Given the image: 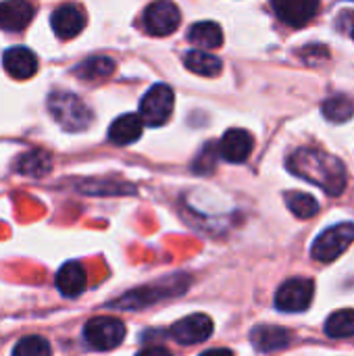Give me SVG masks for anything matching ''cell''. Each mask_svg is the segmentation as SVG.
I'll return each instance as SVG.
<instances>
[{
	"mask_svg": "<svg viewBox=\"0 0 354 356\" xmlns=\"http://www.w3.org/2000/svg\"><path fill=\"white\" fill-rule=\"evenodd\" d=\"M292 175L321 188L328 196H340L346 188L344 163L321 148H298L288 156Z\"/></svg>",
	"mask_w": 354,
	"mask_h": 356,
	"instance_id": "6da1fadb",
	"label": "cell"
},
{
	"mask_svg": "<svg viewBox=\"0 0 354 356\" xmlns=\"http://www.w3.org/2000/svg\"><path fill=\"white\" fill-rule=\"evenodd\" d=\"M48 111L52 119L65 131H71V134L86 131L94 121L92 108L77 94H71V92H52L48 96Z\"/></svg>",
	"mask_w": 354,
	"mask_h": 356,
	"instance_id": "7a4b0ae2",
	"label": "cell"
},
{
	"mask_svg": "<svg viewBox=\"0 0 354 356\" xmlns=\"http://www.w3.org/2000/svg\"><path fill=\"white\" fill-rule=\"evenodd\" d=\"M175 104V94L167 83H154L140 100V117L150 127H161L169 121Z\"/></svg>",
	"mask_w": 354,
	"mask_h": 356,
	"instance_id": "3957f363",
	"label": "cell"
},
{
	"mask_svg": "<svg viewBox=\"0 0 354 356\" xmlns=\"http://www.w3.org/2000/svg\"><path fill=\"white\" fill-rule=\"evenodd\" d=\"M354 242V225L353 223H340L334 227H328L323 234L317 236V240L311 246V257L319 263H332L340 254L348 250V246Z\"/></svg>",
	"mask_w": 354,
	"mask_h": 356,
	"instance_id": "277c9868",
	"label": "cell"
},
{
	"mask_svg": "<svg viewBox=\"0 0 354 356\" xmlns=\"http://www.w3.org/2000/svg\"><path fill=\"white\" fill-rule=\"evenodd\" d=\"M83 338L94 350H113L125 338V323L115 317H94L86 323Z\"/></svg>",
	"mask_w": 354,
	"mask_h": 356,
	"instance_id": "5b68a950",
	"label": "cell"
},
{
	"mask_svg": "<svg viewBox=\"0 0 354 356\" xmlns=\"http://www.w3.org/2000/svg\"><path fill=\"white\" fill-rule=\"evenodd\" d=\"M315 284L307 277H294L280 286L275 292V307L284 313H303L311 307Z\"/></svg>",
	"mask_w": 354,
	"mask_h": 356,
	"instance_id": "8992f818",
	"label": "cell"
},
{
	"mask_svg": "<svg viewBox=\"0 0 354 356\" xmlns=\"http://www.w3.org/2000/svg\"><path fill=\"white\" fill-rule=\"evenodd\" d=\"M182 23V13L175 2L171 0H156L146 6L144 10V27L152 35H169Z\"/></svg>",
	"mask_w": 354,
	"mask_h": 356,
	"instance_id": "52a82bcc",
	"label": "cell"
},
{
	"mask_svg": "<svg viewBox=\"0 0 354 356\" xmlns=\"http://www.w3.org/2000/svg\"><path fill=\"white\" fill-rule=\"evenodd\" d=\"M213 332H215L213 319L202 313L188 315L186 319H179L177 323H173L169 330L171 338L179 344H200L209 340Z\"/></svg>",
	"mask_w": 354,
	"mask_h": 356,
	"instance_id": "ba28073f",
	"label": "cell"
},
{
	"mask_svg": "<svg viewBox=\"0 0 354 356\" xmlns=\"http://www.w3.org/2000/svg\"><path fill=\"white\" fill-rule=\"evenodd\" d=\"M277 19L290 27H305L319 10V0H271Z\"/></svg>",
	"mask_w": 354,
	"mask_h": 356,
	"instance_id": "9c48e42d",
	"label": "cell"
},
{
	"mask_svg": "<svg viewBox=\"0 0 354 356\" xmlns=\"http://www.w3.org/2000/svg\"><path fill=\"white\" fill-rule=\"evenodd\" d=\"M52 31L61 40H71L79 35L86 27V13L77 4H63L50 17Z\"/></svg>",
	"mask_w": 354,
	"mask_h": 356,
	"instance_id": "30bf717a",
	"label": "cell"
},
{
	"mask_svg": "<svg viewBox=\"0 0 354 356\" xmlns=\"http://www.w3.org/2000/svg\"><path fill=\"white\" fill-rule=\"evenodd\" d=\"M255 148V140L246 129H227L219 142V154L227 163H244Z\"/></svg>",
	"mask_w": 354,
	"mask_h": 356,
	"instance_id": "8fae6325",
	"label": "cell"
},
{
	"mask_svg": "<svg viewBox=\"0 0 354 356\" xmlns=\"http://www.w3.org/2000/svg\"><path fill=\"white\" fill-rule=\"evenodd\" d=\"M2 65L13 79H29L38 71V56L25 46H13L4 52Z\"/></svg>",
	"mask_w": 354,
	"mask_h": 356,
	"instance_id": "7c38bea8",
	"label": "cell"
},
{
	"mask_svg": "<svg viewBox=\"0 0 354 356\" xmlns=\"http://www.w3.org/2000/svg\"><path fill=\"white\" fill-rule=\"evenodd\" d=\"M33 19V6L27 0H6L0 2V29L21 31Z\"/></svg>",
	"mask_w": 354,
	"mask_h": 356,
	"instance_id": "4fadbf2b",
	"label": "cell"
},
{
	"mask_svg": "<svg viewBox=\"0 0 354 356\" xmlns=\"http://www.w3.org/2000/svg\"><path fill=\"white\" fill-rule=\"evenodd\" d=\"M250 342L259 353H275L292 342V334L277 325H259L250 332Z\"/></svg>",
	"mask_w": 354,
	"mask_h": 356,
	"instance_id": "5bb4252c",
	"label": "cell"
},
{
	"mask_svg": "<svg viewBox=\"0 0 354 356\" xmlns=\"http://www.w3.org/2000/svg\"><path fill=\"white\" fill-rule=\"evenodd\" d=\"M144 131V121L140 115L136 113H127V115H121L117 117L111 127H108V140L117 146H127V144H134L136 140H140Z\"/></svg>",
	"mask_w": 354,
	"mask_h": 356,
	"instance_id": "9a60e30c",
	"label": "cell"
},
{
	"mask_svg": "<svg viewBox=\"0 0 354 356\" xmlns=\"http://www.w3.org/2000/svg\"><path fill=\"white\" fill-rule=\"evenodd\" d=\"M88 286V275H86V269L75 263V261H69L61 267V271L56 273V288L63 296L67 298H75L79 296Z\"/></svg>",
	"mask_w": 354,
	"mask_h": 356,
	"instance_id": "2e32d148",
	"label": "cell"
},
{
	"mask_svg": "<svg viewBox=\"0 0 354 356\" xmlns=\"http://www.w3.org/2000/svg\"><path fill=\"white\" fill-rule=\"evenodd\" d=\"M190 44L202 50H213L223 44V29L215 21H198L188 31Z\"/></svg>",
	"mask_w": 354,
	"mask_h": 356,
	"instance_id": "e0dca14e",
	"label": "cell"
},
{
	"mask_svg": "<svg viewBox=\"0 0 354 356\" xmlns=\"http://www.w3.org/2000/svg\"><path fill=\"white\" fill-rule=\"evenodd\" d=\"M184 65L188 71L196 73V75H202V77H217L223 69V63L221 58H217L215 54L207 52V50H190L186 56H184Z\"/></svg>",
	"mask_w": 354,
	"mask_h": 356,
	"instance_id": "ac0fdd59",
	"label": "cell"
},
{
	"mask_svg": "<svg viewBox=\"0 0 354 356\" xmlns=\"http://www.w3.org/2000/svg\"><path fill=\"white\" fill-rule=\"evenodd\" d=\"M75 73L88 81L106 79L115 73V60L111 56H90L75 69Z\"/></svg>",
	"mask_w": 354,
	"mask_h": 356,
	"instance_id": "d6986e66",
	"label": "cell"
},
{
	"mask_svg": "<svg viewBox=\"0 0 354 356\" xmlns=\"http://www.w3.org/2000/svg\"><path fill=\"white\" fill-rule=\"evenodd\" d=\"M323 115L328 121L332 123H346L354 117V100L346 94H336V96H330L323 106H321Z\"/></svg>",
	"mask_w": 354,
	"mask_h": 356,
	"instance_id": "ffe728a7",
	"label": "cell"
},
{
	"mask_svg": "<svg viewBox=\"0 0 354 356\" xmlns=\"http://www.w3.org/2000/svg\"><path fill=\"white\" fill-rule=\"evenodd\" d=\"M325 334L334 340L354 338V309H342L328 317Z\"/></svg>",
	"mask_w": 354,
	"mask_h": 356,
	"instance_id": "44dd1931",
	"label": "cell"
},
{
	"mask_svg": "<svg viewBox=\"0 0 354 356\" xmlns=\"http://www.w3.org/2000/svg\"><path fill=\"white\" fill-rule=\"evenodd\" d=\"M286 200V207L292 211L294 217L298 219H311L319 213V202L315 196L311 194H305V192H288L284 196Z\"/></svg>",
	"mask_w": 354,
	"mask_h": 356,
	"instance_id": "7402d4cb",
	"label": "cell"
},
{
	"mask_svg": "<svg viewBox=\"0 0 354 356\" xmlns=\"http://www.w3.org/2000/svg\"><path fill=\"white\" fill-rule=\"evenodd\" d=\"M52 161L50 154L42 152V150H33L21 156V161L17 163V171L23 175H33V177H42L50 171Z\"/></svg>",
	"mask_w": 354,
	"mask_h": 356,
	"instance_id": "603a6c76",
	"label": "cell"
},
{
	"mask_svg": "<svg viewBox=\"0 0 354 356\" xmlns=\"http://www.w3.org/2000/svg\"><path fill=\"white\" fill-rule=\"evenodd\" d=\"M50 353H52V348H50L48 340L42 336L21 338L13 348V356H50Z\"/></svg>",
	"mask_w": 354,
	"mask_h": 356,
	"instance_id": "cb8c5ba5",
	"label": "cell"
},
{
	"mask_svg": "<svg viewBox=\"0 0 354 356\" xmlns=\"http://www.w3.org/2000/svg\"><path fill=\"white\" fill-rule=\"evenodd\" d=\"M136 356H173L167 348H163V346H150V348H144V350H140Z\"/></svg>",
	"mask_w": 354,
	"mask_h": 356,
	"instance_id": "d4e9b609",
	"label": "cell"
},
{
	"mask_svg": "<svg viewBox=\"0 0 354 356\" xmlns=\"http://www.w3.org/2000/svg\"><path fill=\"white\" fill-rule=\"evenodd\" d=\"M200 356H234V353L230 348H211V350L202 353Z\"/></svg>",
	"mask_w": 354,
	"mask_h": 356,
	"instance_id": "484cf974",
	"label": "cell"
},
{
	"mask_svg": "<svg viewBox=\"0 0 354 356\" xmlns=\"http://www.w3.org/2000/svg\"><path fill=\"white\" fill-rule=\"evenodd\" d=\"M348 35L354 40V13L348 15Z\"/></svg>",
	"mask_w": 354,
	"mask_h": 356,
	"instance_id": "4316f807",
	"label": "cell"
}]
</instances>
